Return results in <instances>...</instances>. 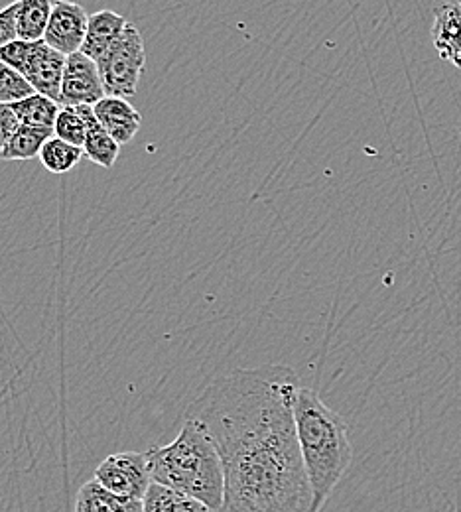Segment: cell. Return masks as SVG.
<instances>
[{"mask_svg":"<svg viewBox=\"0 0 461 512\" xmlns=\"http://www.w3.org/2000/svg\"><path fill=\"white\" fill-rule=\"evenodd\" d=\"M292 367L235 369L209 384L186 410L203 424L225 475L217 512H310L314 495L298 442Z\"/></svg>","mask_w":461,"mask_h":512,"instance_id":"cell-1","label":"cell"},{"mask_svg":"<svg viewBox=\"0 0 461 512\" xmlns=\"http://www.w3.org/2000/svg\"><path fill=\"white\" fill-rule=\"evenodd\" d=\"M294 420L314 495L310 512H320L351 465L349 426L316 390L304 386L296 394Z\"/></svg>","mask_w":461,"mask_h":512,"instance_id":"cell-2","label":"cell"},{"mask_svg":"<svg viewBox=\"0 0 461 512\" xmlns=\"http://www.w3.org/2000/svg\"><path fill=\"white\" fill-rule=\"evenodd\" d=\"M146 459L152 483L190 495L213 512L221 509L225 493L223 463L201 422L186 418L178 438L168 446L148 449Z\"/></svg>","mask_w":461,"mask_h":512,"instance_id":"cell-3","label":"cell"},{"mask_svg":"<svg viewBox=\"0 0 461 512\" xmlns=\"http://www.w3.org/2000/svg\"><path fill=\"white\" fill-rule=\"evenodd\" d=\"M146 50L142 34L134 24H127L123 36L117 44L97 62L107 95L134 97L138 91V81L144 73Z\"/></svg>","mask_w":461,"mask_h":512,"instance_id":"cell-4","label":"cell"},{"mask_svg":"<svg viewBox=\"0 0 461 512\" xmlns=\"http://www.w3.org/2000/svg\"><path fill=\"white\" fill-rule=\"evenodd\" d=\"M93 479L117 495L134 499H144L152 485L146 453L138 451H121L105 457L97 465Z\"/></svg>","mask_w":461,"mask_h":512,"instance_id":"cell-5","label":"cell"},{"mask_svg":"<svg viewBox=\"0 0 461 512\" xmlns=\"http://www.w3.org/2000/svg\"><path fill=\"white\" fill-rule=\"evenodd\" d=\"M107 95L101 73L97 64L87 58L83 52H75L67 56L60 105L79 107V105H95Z\"/></svg>","mask_w":461,"mask_h":512,"instance_id":"cell-6","label":"cell"},{"mask_svg":"<svg viewBox=\"0 0 461 512\" xmlns=\"http://www.w3.org/2000/svg\"><path fill=\"white\" fill-rule=\"evenodd\" d=\"M87 24L89 14L81 4L71 0H58L54 2L44 42L54 50L62 52L64 56L81 52L87 34Z\"/></svg>","mask_w":461,"mask_h":512,"instance_id":"cell-7","label":"cell"},{"mask_svg":"<svg viewBox=\"0 0 461 512\" xmlns=\"http://www.w3.org/2000/svg\"><path fill=\"white\" fill-rule=\"evenodd\" d=\"M66 62L67 56L62 52L54 50L44 40H38L34 42V50L24 69V77L30 81L36 93H42L60 103Z\"/></svg>","mask_w":461,"mask_h":512,"instance_id":"cell-8","label":"cell"},{"mask_svg":"<svg viewBox=\"0 0 461 512\" xmlns=\"http://www.w3.org/2000/svg\"><path fill=\"white\" fill-rule=\"evenodd\" d=\"M93 111L107 132L123 146L132 142L142 125V115L132 107L125 97L105 95L93 105Z\"/></svg>","mask_w":461,"mask_h":512,"instance_id":"cell-9","label":"cell"},{"mask_svg":"<svg viewBox=\"0 0 461 512\" xmlns=\"http://www.w3.org/2000/svg\"><path fill=\"white\" fill-rule=\"evenodd\" d=\"M127 24L129 22L125 20V16H121L109 8L91 14L81 52L97 64L117 44V40L125 32Z\"/></svg>","mask_w":461,"mask_h":512,"instance_id":"cell-10","label":"cell"},{"mask_svg":"<svg viewBox=\"0 0 461 512\" xmlns=\"http://www.w3.org/2000/svg\"><path fill=\"white\" fill-rule=\"evenodd\" d=\"M432 44L438 56L461 69V2L442 4L434 14Z\"/></svg>","mask_w":461,"mask_h":512,"instance_id":"cell-11","label":"cell"},{"mask_svg":"<svg viewBox=\"0 0 461 512\" xmlns=\"http://www.w3.org/2000/svg\"><path fill=\"white\" fill-rule=\"evenodd\" d=\"M77 111L81 113V117L87 125V138L83 144L85 156L97 166L113 168L119 158L121 144L107 132V128L101 125V121L97 119L91 105H79Z\"/></svg>","mask_w":461,"mask_h":512,"instance_id":"cell-12","label":"cell"},{"mask_svg":"<svg viewBox=\"0 0 461 512\" xmlns=\"http://www.w3.org/2000/svg\"><path fill=\"white\" fill-rule=\"evenodd\" d=\"M75 512H144L142 499L123 497L91 479L77 491Z\"/></svg>","mask_w":461,"mask_h":512,"instance_id":"cell-13","label":"cell"},{"mask_svg":"<svg viewBox=\"0 0 461 512\" xmlns=\"http://www.w3.org/2000/svg\"><path fill=\"white\" fill-rule=\"evenodd\" d=\"M144 512H213L198 499L176 489L152 483L142 499Z\"/></svg>","mask_w":461,"mask_h":512,"instance_id":"cell-14","label":"cell"},{"mask_svg":"<svg viewBox=\"0 0 461 512\" xmlns=\"http://www.w3.org/2000/svg\"><path fill=\"white\" fill-rule=\"evenodd\" d=\"M54 136V128L20 125L0 154V160H34L40 158L44 144Z\"/></svg>","mask_w":461,"mask_h":512,"instance_id":"cell-15","label":"cell"},{"mask_svg":"<svg viewBox=\"0 0 461 512\" xmlns=\"http://www.w3.org/2000/svg\"><path fill=\"white\" fill-rule=\"evenodd\" d=\"M12 109L20 125L28 127L54 128L56 119L62 111V105L42 93H34L22 101L12 103Z\"/></svg>","mask_w":461,"mask_h":512,"instance_id":"cell-16","label":"cell"},{"mask_svg":"<svg viewBox=\"0 0 461 512\" xmlns=\"http://www.w3.org/2000/svg\"><path fill=\"white\" fill-rule=\"evenodd\" d=\"M18 38L28 42L44 40L54 2L52 0H18Z\"/></svg>","mask_w":461,"mask_h":512,"instance_id":"cell-17","label":"cell"},{"mask_svg":"<svg viewBox=\"0 0 461 512\" xmlns=\"http://www.w3.org/2000/svg\"><path fill=\"white\" fill-rule=\"evenodd\" d=\"M83 156H85L83 146H75L54 134L44 144V148L40 152V162L52 174H67L81 162Z\"/></svg>","mask_w":461,"mask_h":512,"instance_id":"cell-18","label":"cell"},{"mask_svg":"<svg viewBox=\"0 0 461 512\" xmlns=\"http://www.w3.org/2000/svg\"><path fill=\"white\" fill-rule=\"evenodd\" d=\"M34 93H36L34 87L20 71L0 62V103L12 105L16 101H22V99L34 95Z\"/></svg>","mask_w":461,"mask_h":512,"instance_id":"cell-19","label":"cell"},{"mask_svg":"<svg viewBox=\"0 0 461 512\" xmlns=\"http://www.w3.org/2000/svg\"><path fill=\"white\" fill-rule=\"evenodd\" d=\"M54 134L66 142H71L75 146H83L85 138H87V125L81 117V113L77 111V107H66L62 105V111L56 119L54 125Z\"/></svg>","mask_w":461,"mask_h":512,"instance_id":"cell-20","label":"cell"},{"mask_svg":"<svg viewBox=\"0 0 461 512\" xmlns=\"http://www.w3.org/2000/svg\"><path fill=\"white\" fill-rule=\"evenodd\" d=\"M32 50H34V42L16 38L14 42H10V44L0 48V62L10 65L12 69H16V71H20L24 75V69H26V64H28V58H30Z\"/></svg>","mask_w":461,"mask_h":512,"instance_id":"cell-21","label":"cell"},{"mask_svg":"<svg viewBox=\"0 0 461 512\" xmlns=\"http://www.w3.org/2000/svg\"><path fill=\"white\" fill-rule=\"evenodd\" d=\"M18 6L20 2L14 0L0 10V48L18 38Z\"/></svg>","mask_w":461,"mask_h":512,"instance_id":"cell-22","label":"cell"},{"mask_svg":"<svg viewBox=\"0 0 461 512\" xmlns=\"http://www.w3.org/2000/svg\"><path fill=\"white\" fill-rule=\"evenodd\" d=\"M20 127V121L8 103H0V154L14 136V132Z\"/></svg>","mask_w":461,"mask_h":512,"instance_id":"cell-23","label":"cell"},{"mask_svg":"<svg viewBox=\"0 0 461 512\" xmlns=\"http://www.w3.org/2000/svg\"><path fill=\"white\" fill-rule=\"evenodd\" d=\"M460 2H461V0H460Z\"/></svg>","mask_w":461,"mask_h":512,"instance_id":"cell-24","label":"cell"}]
</instances>
